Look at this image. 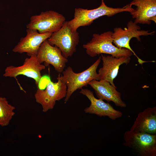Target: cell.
I'll use <instances>...</instances> for the list:
<instances>
[{
    "instance_id": "1",
    "label": "cell",
    "mask_w": 156,
    "mask_h": 156,
    "mask_svg": "<svg viewBox=\"0 0 156 156\" xmlns=\"http://www.w3.org/2000/svg\"><path fill=\"white\" fill-rule=\"evenodd\" d=\"M133 10L134 8L128 4L122 8L109 7L105 5L104 0H101L100 6L94 9L75 8L73 18L68 22L70 28L74 31H77L80 27L89 25L94 21L101 16L110 17L124 12L131 13Z\"/></svg>"
},
{
    "instance_id": "2",
    "label": "cell",
    "mask_w": 156,
    "mask_h": 156,
    "mask_svg": "<svg viewBox=\"0 0 156 156\" xmlns=\"http://www.w3.org/2000/svg\"><path fill=\"white\" fill-rule=\"evenodd\" d=\"M113 31H107L100 34L94 33L91 40L83 45L86 53L93 57L100 54H107L115 57H130L132 52L125 48H119L113 43Z\"/></svg>"
},
{
    "instance_id": "3",
    "label": "cell",
    "mask_w": 156,
    "mask_h": 156,
    "mask_svg": "<svg viewBox=\"0 0 156 156\" xmlns=\"http://www.w3.org/2000/svg\"><path fill=\"white\" fill-rule=\"evenodd\" d=\"M101 57L86 70L79 73H75L72 68L69 66L62 72L60 76L61 80L66 85L67 89L64 99L66 103L72 94L78 89L87 86L93 80H99V76L96 72L101 61Z\"/></svg>"
},
{
    "instance_id": "4",
    "label": "cell",
    "mask_w": 156,
    "mask_h": 156,
    "mask_svg": "<svg viewBox=\"0 0 156 156\" xmlns=\"http://www.w3.org/2000/svg\"><path fill=\"white\" fill-rule=\"evenodd\" d=\"M58 75L57 81H51L49 76L46 75L47 83L45 89L38 88L34 95L36 102L41 104L42 111L46 112L53 109L57 101L65 98L67 92L66 85Z\"/></svg>"
},
{
    "instance_id": "5",
    "label": "cell",
    "mask_w": 156,
    "mask_h": 156,
    "mask_svg": "<svg viewBox=\"0 0 156 156\" xmlns=\"http://www.w3.org/2000/svg\"><path fill=\"white\" fill-rule=\"evenodd\" d=\"M154 31L150 32L149 30H141V27L134 21H130L127 24V27L123 29L121 27H115L114 29L112 34L113 43L117 47L125 48L131 51L138 59L139 64L142 65L146 62L137 56L130 45V41L133 38H135L139 41H141L140 36L154 35Z\"/></svg>"
},
{
    "instance_id": "6",
    "label": "cell",
    "mask_w": 156,
    "mask_h": 156,
    "mask_svg": "<svg viewBox=\"0 0 156 156\" xmlns=\"http://www.w3.org/2000/svg\"><path fill=\"white\" fill-rule=\"evenodd\" d=\"M49 43L57 47L66 58L72 56L76 50L79 42V34L70 27L68 21H65L57 31L53 33L47 39Z\"/></svg>"
},
{
    "instance_id": "7",
    "label": "cell",
    "mask_w": 156,
    "mask_h": 156,
    "mask_svg": "<svg viewBox=\"0 0 156 156\" xmlns=\"http://www.w3.org/2000/svg\"><path fill=\"white\" fill-rule=\"evenodd\" d=\"M124 139V145L140 155H156V134L130 130L125 132Z\"/></svg>"
},
{
    "instance_id": "8",
    "label": "cell",
    "mask_w": 156,
    "mask_h": 156,
    "mask_svg": "<svg viewBox=\"0 0 156 156\" xmlns=\"http://www.w3.org/2000/svg\"><path fill=\"white\" fill-rule=\"evenodd\" d=\"M62 14L53 10L41 12L31 16L27 29H34L40 34L53 33L60 29L65 22Z\"/></svg>"
},
{
    "instance_id": "9",
    "label": "cell",
    "mask_w": 156,
    "mask_h": 156,
    "mask_svg": "<svg viewBox=\"0 0 156 156\" xmlns=\"http://www.w3.org/2000/svg\"><path fill=\"white\" fill-rule=\"evenodd\" d=\"M45 67L44 65L41 64L39 62L36 55H32L29 58H26L22 66L7 67L5 70L3 76L15 79L20 75L26 76L35 80L38 88L42 77L41 71L44 69Z\"/></svg>"
},
{
    "instance_id": "10",
    "label": "cell",
    "mask_w": 156,
    "mask_h": 156,
    "mask_svg": "<svg viewBox=\"0 0 156 156\" xmlns=\"http://www.w3.org/2000/svg\"><path fill=\"white\" fill-rule=\"evenodd\" d=\"M36 56L40 64L44 62L46 66L51 64L60 73L64 70L68 61L67 58L63 55L59 49L56 46L51 45L47 39L41 45Z\"/></svg>"
},
{
    "instance_id": "11",
    "label": "cell",
    "mask_w": 156,
    "mask_h": 156,
    "mask_svg": "<svg viewBox=\"0 0 156 156\" xmlns=\"http://www.w3.org/2000/svg\"><path fill=\"white\" fill-rule=\"evenodd\" d=\"M79 93L86 96L90 101V105L84 110L85 113L94 114L99 116H107L112 120L122 116L121 112L115 109L109 103L95 98L90 90L82 88Z\"/></svg>"
},
{
    "instance_id": "12",
    "label": "cell",
    "mask_w": 156,
    "mask_h": 156,
    "mask_svg": "<svg viewBox=\"0 0 156 156\" xmlns=\"http://www.w3.org/2000/svg\"><path fill=\"white\" fill-rule=\"evenodd\" d=\"M27 34L21 38L20 41L13 48L15 53H26L29 56L37 55L38 50L42 43L49 38L52 33L40 34L36 30L27 29Z\"/></svg>"
},
{
    "instance_id": "13",
    "label": "cell",
    "mask_w": 156,
    "mask_h": 156,
    "mask_svg": "<svg viewBox=\"0 0 156 156\" xmlns=\"http://www.w3.org/2000/svg\"><path fill=\"white\" fill-rule=\"evenodd\" d=\"M100 57L103 62V66L98 71L99 80L107 81L112 85L116 86L114 83V80L117 76L119 67L124 64H127L129 63L130 57H115L103 54H101Z\"/></svg>"
},
{
    "instance_id": "14",
    "label": "cell",
    "mask_w": 156,
    "mask_h": 156,
    "mask_svg": "<svg viewBox=\"0 0 156 156\" xmlns=\"http://www.w3.org/2000/svg\"><path fill=\"white\" fill-rule=\"evenodd\" d=\"M129 6H136L130 13L136 24L150 25L156 22V0H133Z\"/></svg>"
},
{
    "instance_id": "15",
    "label": "cell",
    "mask_w": 156,
    "mask_h": 156,
    "mask_svg": "<svg viewBox=\"0 0 156 156\" xmlns=\"http://www.w3.org/2000/svg\"><path fill=\"white\" fill-rule=\"evenodd\" d=\"M94 90L98 99L107 102L112 101L117 106L125 107L126 103L122 100L121 93L118 91L116 86L104 80H93L88 83Z\"/></svg>"
},
{
    "instance_id": "16",
    "label": "cell",
    "mask_w": 156,
    "mask_h": 156,
    "mask_svg": "<svg viewBox=\"0 0 156 156\" xmlns=\"http://www.w3.org/2000/svg\"><path fill=\"white\" fill-rule=\"evenodd\" d=\"M130 130L156 134V107L139 112Z\"/></svg>"
},
{
    "instance_id": "17",
    "label": "cell",
    "mask_w": 156,
    "mask_h": 156,
    "mask_svg": "<svg viewBox=\"0 0 156 156\" xmlns=\"http://www.w3.org/2000/svg\"><path fill=\"white\" fill-rule=\"evenodd\" d=\"M15 108L8 103L6 98L0 97V126L8 125L15 114Z\"/></svg>"
}]
</instances>
